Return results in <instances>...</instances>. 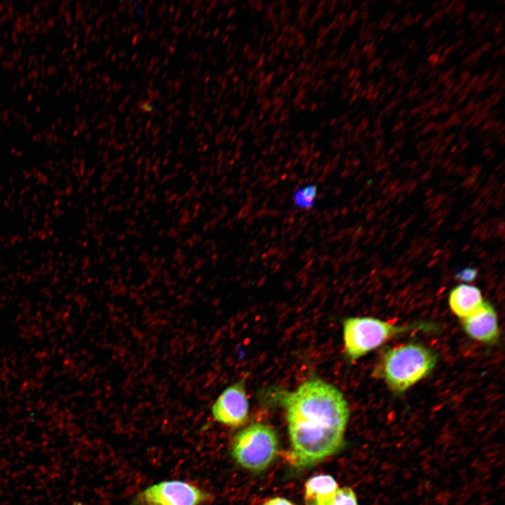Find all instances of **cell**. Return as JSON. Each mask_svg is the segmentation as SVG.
<instances>
[{
	"label": "cell",
	"instance_id": "4fadbf2b",
	"mask_svg": "<svg viewBox=\"0 0 505 505\" xmlns=\"http://www.w3.org/2000/svg\"><path fill=\"white\" fill-rule=\"evenodd\" d=\"M263 505H294L290 501L282 498V497H275L273 499H269L267 502H265Z\"/></svg>",
	"mask_w": 505,
	"mask_h": 505
},
{
	"label": "cell",
	"instance_id": "277c9868",
	"mask_svg": "<svg viewBox=\"0 0 505 505\" xmlns=\"http://www.w3.org/2000/svg\"><path fill=\"white\" fill-rule=\"evenodd\" d=\"M278 445L274 430L264 424L257 422L236 435L231 445V454L243 468L261 471L275 459Z\"/></svg>",
	"mask_w": 505,
	"mask_h": 505
},
{
	"label": "cell",
	"instance_id": "3957f363",
	"mask_svg": "<svg viewBox=\"0 0 505 505\" xmlns=\"http://www.w3.org/2000/svg\"><path fill=\"white\" fill-rule=\"evenodd\" d=\"M345 354L354 361L398 335L429 325H396L371 317H349L343 321Z\"/></svg>",
	"mask_w": 505,
	"mask_h": 505
},
{
	"label": "cell",
	"instance_id": "8fae6325",
	"mask_svg": "<svg viewBox=\"0 0 505 505\" xmlns=\"http://www.w3.org/2000/svg\"><path fill=\"white\" fill-rule=\"evenodd\" d=\"M316 189L314 186H307L299 189L295 194V203L301 208H308L314 203Z\"/></svg>",
	"mask_w": 505,
	"mask_h": 505
},
{
	"label": "cell",
	"instance_id": "5b68a950",
	"mask_svg": "<svg viewBox=\"0 0 505 505\" xmlns=\"http://www.w3.org/2000/svg\"><path fill=\"white\" fill-rule=\"evenodd\" d=\"M210 497L198 486L182 480H164L143 490L139 503L156 505H201Z\"/></svg>",
	"mask_w": 505,
	"mask_h": 505
},
{
	"label": "cell",
	"instance_id": "5bb4252c",
	"mask_svg": "<svg viewBox=\"0 0 505 505\" xmlns=\"http://www.w3.org/2000/svg\"><path fill=\"white\" fill-rule=\"evenodd\" d=\"M148 505H156V504H148Z\"/></svg>",
	"mask_w": 505,
	"mask_h": 505
},
{
	"label": "cell",
	"instance_id": "9c48e42d",
	"mask_svg": "<svg viewBox=\"0 0 505 505\" xmlns=\"http://www.w3.org/2000/svg\"><path fill=\"white\" fill-rule=\"evenodd\" d=\"M338 485L330 475H318L305 484L304 499L307 505H329Z\"/></svg>",
	"mask_w": 505,
	"mask_h": 505
},
{
	"label": "cell",
	"instance_id": "8992f818",
	"mask_svg": "<svg viewBox=\"0 0 505 505\" xmlns=\"http://www.w3.org/2000/svg\"><path fill=\"white\" fill-rule=\"evenodd\" d=\"M245 378L225 389L211 408L214 419L223 424L239 426L247 420L249 410Z\"/></svg>",
	"mask_w": 505,
	"mask_h": 505
},
{
	"label": "cell",
	"instance_id": "7a4b0ae2",
	"mask_svg": "<svg viewBox=\"0 0 505 505\" xmlns=\"http://www.w3.org/2000/svg\"><path fill=\"white\" fill-rule=\"evenodd\" d=\"M437 363L431 349L416 343H407L387 349L373 370L396 393H403L428 375Z\"/></svg>",
	"mask_w": 505,
	"mask_h": 505
},
{
	"label": "cell",
	"instance_id": "52a82bcc",
	"mask_svg": "<svg viewBox=\"0 0 505 505\" xmlns=\"http://www.w3.org/2000/svg\"><path fill=\"white\" fill-rule=\"evenodd\" d=\"M463 328L473 339L485 343H492L499 335L497 314L494 307L484 302L481 307L462 320Z\"/></svg>",
	"mask_w": 505,
	"mask_h": 505
},
{
	"label": "cell",
	"instance_id": "ba28073f",
	"mask_svg": "<svg viewBox=\"0 0 505 505\" xmlns=\"http://www.w3.org/2000/svg\"><path fill=\"white\" fill-rule=\"evenodd\" d=\"M483 302L480 289L467 284L456 286L449 295L451 310L462 320L477 311Z\"/></svg>",
	"mask_w": 505,
	"mask_h": 505
},
{
	"label": "cell",
	"instance_id": "30bf717a",
	"mask_svg": "<svg viewBox=\"0 0 505 505\" xmlns=\"http://www.w3.org/2000/svg\"><path fill=\"white\" fill-rule=\"evenodd\" d=\"M329 505H358L357 498L350 487L338 488Z\"/></svg>",
	"mask_w": 505,
	"mask_h": 505
},
{
	"label": "cell",
	"instance_id": "6da1fadb",
	"mask_svg": "<svg viewBox=\"0 0 505 505\" xmlns=\"http://www.w3.org/2000/svg\"><path fill=\"white\" fill-rule=\"evenodd\" d=\"M281 404L286 410L290 456L295 466L309 467L342 447L349 409L336 386L311 378L284 393Z\"/></svg>",
	"mask_w": 505,
	"mask_h": 505
},
{
	"label": "cell",
	"instance_id": "7c38bea8",
	"mask_svg": "<svg viewBox=\"0 0 505 505\" xmlns=\"http://www.w3.org/2000/svg\"><path fill=\"white\" fill-rule=\"evenodd\" d=\"M477 271L471 268H464L459 271L456 277L464 281H471L476 278Z\"/></svg>",
	"mask_w": 505,
	"mask_h": 505
}]
</instances>
